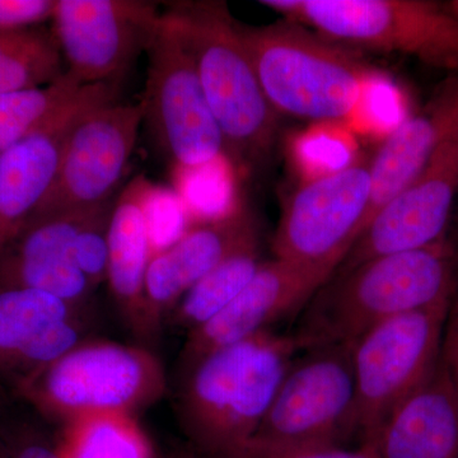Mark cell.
<instances>
[{
	"instance_id": "obj_1",
	"label": "cell",
	"mask_w": 458,
	"mask_h": 458,
	"mask_svg": "<svg viewBox=\"0 0 458 458\" xmlns=\"http://www.w3.org/2000/svg\"><path fill=\"white\" fill-rule=\"evenodd\" d=\"M457 289L458 249L445 237L334 274L304 306L292 334L301 352L354 344L386 319L451 301Z\"/></svg>"
},
{
	"instance_id": "obj_2",
	"label": "cell",
	"mask_w": 458,
	"mask_h": 458,
	"mask_svg": "<svg viewBox=\"0 0 458 458\" xmlns=\"http://www.w3.org/2000/svg\"><path fill=\"white\" fill-rule=\"evenodd\" d=\"M297 352L293 334L270 328L209 352L182 373L180 417L197 451L225 458L251 441Z\"/></svg>"
},
{
	"instance_id": "obj_3",
	"label": "cell",
	"mask_w": 458,
	"mask_h": 458,
	"mask_svg": "<svg viewBox=\"0 0 458 458\" xmlns=\"http://www.w3.org/2000/svg\"><path fill=\"white\" fill-rule=\"evenodd\" d=\"M165 13L176 23L197 65L225 155L243 172L254 171L273 152L279 114L262 92L227 3L172 2Z\"/></svg>"
},
{
	"instance_id": "obj_4",
	"label": "cell",
	"mask_w": 458,
	"mask_h": 458,
	"mask_svg": "<svg viewBox=\"0 0 458 458\" xmlns=\"http://www.w3.org/2000/svg\"><path fill=\"white\" fill-rule=\"evenodd\" d=\"M236 29L270 106L279 114L336 122L354 113L369 69L354 50L289 20Z\"/></svg>"
},
{
	"instance_id": "obj_5",
	"label": "cell",
	"mask_w": 458,
	"mask_h": 458,
	"mask_svg": "<svg viewBox=\"0 0 458 458\" xmlns=\"http://www.w3.org/2000/svg\"><path fill=\"white\" fill-rule=\"evenodd\" d=\"M165 390L164 364L148 346L89 339L16 387L33 408L62 426L89 415L137 417Z\"/></svg>"
},
{
	"instance_id": "obj_6",
	"label": "cell",
	"mask_w": 458,
	"mask_h": 458,
	"mask_svg": "<svg viewBox=\"0 0 458 458\" xmlns=\"http://www.w3.org/2000/svg\"><path fill=\"white\" fill-rule=\"evenodd\" d=\"M260 4L352 50L415 57L458 72V20L430 0H261Z\"/></svg>"
},
{
	"instance_id": "obj_7",
	"label": "cell",
	"mask_w": 458,
	"mask_h": 458,
	"mask_svg": "<svg viewBox=\"0 0 458 458\" xmlns=\"http://www.w3.org/2000/svg\"><path fill=\"white\" fill-rule=\"evenodd\" d=\"M301 352L252 439L276 445H346L358 439L352 344Z\"/></svg>"
},
{
	"instance_id": "obj_8",
	"label": "cell",
	"mask_w": 458,
	"mask_h": 458,
	"mask_svg": "<svg viewBox=\"0 0 458 458\" xmlns=\"http://www.w3.org/2000/svg\"><path fill=\"white\" fill-rule=\"evenodd\" d=\"M451 302L386 319L352 344L360 445L438 366Z\"/></svg>"
},
{
	"instance_id": "obj_9",
	"label": "cell",
	"mask_w": 458,
	"mask_h": 458,
	"mask_svg": "<svg viewBox=\"0 0 458 458\" xmlns=\"http://www.w3.org/2000/svg\"><path fill=\"white\" fill-rule=\"evenodd\" d=\"M147 83L141 105L158 146L182 168L204 167L225 155L194 59L168 14H161L147 49Z\"/></svg>"
},
{
	"instance_id": "obj_10",
	"label": "cell",
	"mask_w": 458,
	"mask_h": 458,
	"mask_svg": "<svg viewBox=\"0 0 458 458\" xmlns=\"http://www.w3.org/2000/svg\"><path fill=\"white\" fill-rule=\"evenodd\" d=\"M370 159L311 181L288 200L276 234V259L337 270L363 229Z\"/></svg>"
},
{
	"instance_id": "obj_11",
	"label": "cell",
	"mask_w": 458,
	"mask_h": 458,
	"mask_svg": "<svg viewBox=\"0 0 458 458\" xmlns=\"http://www.w3.org/2000/svg\"><path fill=\"white\" fill-rule=\"evenodd\" d=\"M143 122L141 102H110L84 114L66 137L55 177L31 218L113 201Z\"/></svg>"
},
{
	"instance_id": "obj_12",
	"label": "cell",
	"mask_w": 458,
	"mask_h": 458,
	"mask_svg": "<svg viewBox=\"0 0 458 458\" xmlns=\"http://www.w3.org/2000/svg\"><path fill=\"white\" fill-rule=\"evenodd\" d=\"M161 14L144 0H56L53 32L69 73L119 82L155 38Z\"/></svg>"
},
{
	"instance_id": "obj_13",
	"label": "cell",
	"mask_w": 458,
	"mask_h": 458,
	"mask_svg": "<svg viewBox=\"0 0 458 458\" xmlns=\"http://www.w3.org/2000/svg\"><path fill=\"white\" fill-rule=\"evenodd\" d=\"M458 194V129L434 150L420 174L361 232L335 273L379 256L423 249L447 237Z\"/></svg>"
},
{
	"instance_id": "obj_14",
	"label": "cell",
	"mask_w": 458,
	"mask_h": 458,
	"mask_svg": "<svg viewBox=\"0 0 458 458\" xmlns=\"http://www.w3.org/2000/svg\"><path fill=\"white\" fill-rule=\"evenodd\" d=\"M334 274L331 267L276 258L262 261L252 279L223 311L189 333L181 352V370L185 373L209 352L270 330L280 319L302 311Z\"/></svg>"
},
{
	"instance_id": "obj_15",
	"label": "cell",
	"mask_w": 458,
	"mask_h": 458,
	"mask_svg": "<svg viewBox=\"0 0 458 458\" xmlns=\"http://www.w3.org/2000/svg\"><path fill=\"white\" fill-rule=\"evenodd\" d=\"M119 82L86 84L62 116L0 153V256L38 209L55 177L66 137L92 108L116 101Z\"/></svg>"
},
{
	"instance_id": "obj_16",
	"label": "cell",
	"mask_w": 458,
	"mask_h": 458,
	"mask_svg": "<svg viewBox=\"0 0 458 458\" xmlns=\"http://www.w3.org/2000/svg\"><path fill=\"white\" fill-rule=\"evenodd\" d=\"M258 243L254 214L242 207L188 229L176 242L156 252L146 278L148 316L156 335L190 288L229 256Z\"/></svg>"
},
{
	"instance_id": "obj_17",
	"label": "cell",
	"mask_w": 458,
	"mask_h": 458,
	"mask_svg": "<svg viewBox=\"0 0 458 458\" xmlns=\"http://www.w3.org/2000/svg\"><path fill=\"white\" fill-rule=\"evenodd\" d=\"M153 194L155 188L144 174L134 177L114 201L108 225V286L123 321L143 345L157 337L146 300L147 271L153 256Z\"/></svg>"
},
{
	"instance_id": "obj_18",
	"label": "cell",
	"mask_w": 458,
	"mask_h": 458,
	"mask_svg": "<svg viewBox=\"0 0 458 458\" xmlns=\"http://www.w3.org/2000/svg\"><path fill=\"white\" fill-rule=\"evenodd\" d=\"M457 129L458 72L448 74L421 110L401 123L370 159L369 208L361 232L420 174L434 150Z\"/></svg>"
},
{
	"instance_id": "obj_19",
	"label": "cell",
	"mask_w": 458,
	"mask_h": 458,
	"mask_svg": "<svg viewBox=\"0 0 458 458\" xmlns=\"http://www.w3.org/2000/svg\"><path fill=\"white\" fill-rule=\"evenodd\" d=\"M360 445L375 458H458V394L441 360Z\"/></svg>"
},
{
	"instance_id": "obj_20",
	"label": "cell",
	"mask_w": 458,
	"mask_h": 458,
	"mask_svg": "<svg viewBox=\"0 0 458 458\" xmlns=\"http://www.w3.org/2000/svg\"><path fill=\"white\" fill-rule=\"evenodd\" d=\"M98 208L30 219L0 256V289H32L59 298L77 293L84 276L73 260L74 243Z\"/></svg>"
},
{
	"instance_id": "obj_21",
	"label": "cell",
	"mask_w": 458,
	"mask_h": 458,
	"mask_svg": "<svg viewBox=\"0 0 458 458\" xmlns=\"http://www.w3.org/2000/svg\"><path fill=\"white\" fill-rule=\"evenodd\" d=\"M84 309L32 289L0 291V379L8 381L36 337L59 322L83 316Z\"/></svg>"
},
{
	"instance_id": "obj_22",
	"label": "cell",
	"mask_w": 458,
	"mask_h": 458,
	"mask_svg": "<svg viewBox=\"0 0 458 458\" xmlns=\"http://www.w3.org/2000/svg\"><path fill=\"white\" fill-rule=\"evenodd\" d=\"M57 451L62 458H156L155 448L137 417L89 415L62 426Z\"/></svg>"
},
{
	"instance_id": "obj_23",
	"label": "cell",
	"mask_w": 458,
	"mask_h": 458,
	"mask_svg": "<svg viewBox=\"0 0 458 458\" xmlns=\"http://www.w3.org/2000/svg\"><path fill=\"white\" fill-rule=\"evenodd\" d=\"M84 86L66 71L47 86L0 95V153L55 122L73 104Z\"/></svg>"
},
{
	"instance_id": "obj_24",
	"label": "cell",
	"mask_w": 458,
	"mask_h": 458,
	"mask_svg": "<svg viewBox=\"0 0 458 458\" xmlns=\"http://www.w3.org/2000/svg\"><path fill=\"white\" fill-rule=\"evenodd\" d=\"M261 262L259 243L229 256L181 298L168 316L171 324L188 333L203 327L237 297Z\"/></svg>"
},
{
	"instance_id": "obj_25",
	"label": "cell",
	"mask_w": 458,
	"mask_h": 458,
	"mask_svg": "<svg viewBox=\"0 0 458 458\" xmlns=\"http://www.w3.org/2000/svg\"><path fill=\"white\" fill-rule=\"evenodd\" d=\"M64 64L51 30L0 31V95L53 83Z\"/></svg>"
},
{
	"instance_id": "obj_26",
	"label": "cell",
	"mask_w": 458,
	"mask_h": 458,
	"mask_svg": "<svg viewBox=\"0 0 458 458\" xmlns=\"http://www.w3.org/2000/svg\"><path fill=\"white\" fill-rule=\"evenodd\" d=\"M114 201L99 207L84 223L74 243L73 260L93 289L107 282L108 225Z\"/></svg>"
},
{
	"instance_id": "obj_27",
	"label": "cell",
	"mask_w": 458,
	"mask_h": 458,
	"mask_svg": "<svg viewBox=\"0 0 458 458\" xmlns=\"http://www.w3.org/2000/svg\"><path fill=\"white\" fill-rule=\"evenodd\" d=\"M225 458H375L367 445H276L251 439Z\"/></svg>"
},
{
	"instance_id": "obj_28",
	"label": "cell",
	"mask_w": 458,
	"mask_h": 458,
	"mask_svg": "<svg viewBox=\"0 0 458 458\" xmlns=\"http://www.w3.org/2000/svg\"><path fill=\"white\" fill-rule=\"evenodd\" d=\"M56 0H0V31H21L53 20Z\"/></svg>"
},
{
	"instance_id": "obj_29",
	"label": "cell",
	"mask_w": 458,
	"mask_h": 458,
	"mask_svg": "<svg viewBox=\"0 0 458 458\" xmlns=\"http://www.w3.org/2000/svg\"><path fill=\"white\" fill-rule=\"evenodd\" d=\"M441 363L458 394V289L452 298L443 330Z\"/></svg>"
},
{
	"instance_id": "obj_30",
	"label": "cell",
	"mask_w": 458,
	"mask_h": 458,
	"mask_svg": "<svg viewBox=\"0 0 458 458\" xmlns=\"http://www.w3.org/2000/svg\"><path fill=\"white\" fill-rule=\"evenodd\" d=\"M8 458H62L56 445H50L38 437H16L13 441L4 443Z\"/></svg>"
},
{
	"instance_id": "obj_31",
	"label": "cell",
	"mask_w": 458,
	"mask_h": 458,
	"mask_svg": "<svg viewBox=\"0 0 458 458\" xmlns=\"http://www.w3.org/2000/svg\"><path fill=\"white\" fill-rule=\"evenodd\" d=\"M445 8L447 9L448 12L458 20V0H450V2L443 3Z\"/></svg>"
},
{
	"instance_id": "obj_32",
	"label": "cell",
	"mask_w": 458,
	"mask_h": 458,
	"mask_svg": "<svg viewBox=\"0 0 458 458\" xmlns=\"http://www.w3.org/2000/svg\"><path fill=\"white\" fill-rule=\"evenodd\" d=\"M174 458H210L208 456H205V454H200V452H198L197 450L192 452H181V454H176V456H174Z\"/></svg>"
},
{
	"instance_id": "obj_33",
	"label": "cell",
	"mask_w": 458,
	"mask_h": 458,
	"mask_svg": "<svg viewBox=\"0 0 458 458\" xmlns=\"http://www.w3.org/2000/svg\"><path fill=\"white\" fill-rule=\"evenodd\" d=\"M0 458H8L7 450H5L4 443L0 442Z\"/></svg>"
}]
</instances>
